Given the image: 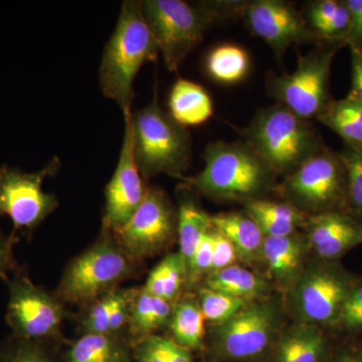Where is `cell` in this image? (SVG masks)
Instances as JSON below:
<instances>
[{
  "label": "cell",
  "mask_w": 362,
  "mask_h": 362,
  "mask_svg": "<svg viewBox=\"0 0 362 362\" xmlns=\"http://www.w3.org/2000/svg\"><path fill=\"white\" fill-rule=\"evenodd\" d=\"M247 2L142 0L140 6L164 65L176 71L209 28L220 21L243 18Z\"/></svg>",
  "instance_id": "6da1fadb"
},
{
  "label": "cell",
  "mask_w": 362,
  "mask_h": 362,
  "mask_svg": "<svg viewBox=\"0 0 362 362\" xmlns=\"http://www.w3.org/2000/svg\"><path fill=\"white\" fill-rule=\"evenodd\" d=\"M202 158L201 173L182 180L194 192L214 201L245 204L277 189L275 171L244 140L209 143Z\"/></svg>",
  "instance_id": "7a4b0ae2"
},
{
  "label": "cell",
  "mask_w": 362,
  "mask_h": 362,
  "mask_svg": "<svg viewBox=\"0 0 362 362\" xmlns=\"http://www.w3.org/2000/svg\"><path fill=\"white\" fill-rule=\"evenodd\" d=\"M158 54L140 1L125 0L100 65V87L104 96L116 102L123 113L131 111L135 78L143 66L157 61Z\"/></svg>",
  "instance_id": "3957f363"
},
{
  "label": "cell",
  "mask_w": 362,
  "mask_h": 362,
  "mask_svg": "<svg viewBox=\"0 0 362 362\" xmlns=\"http://www.w3.org/2000/svg\"><path fill=\"white\" fill-rule=\"evenodd\" d=\"M242 139L256 150L276 175L287 176L318 153L322 137L310 121H305L280 104L257 111Z\"/></svg>",
  "instance_id": "277c9868"
},
{
  "label": "cell",
  "mask_w": 362,
  "mask_h": 362,
  "mask_svg": "<svg viewBox=\"0 0 362 362\" xmlns=\"http://www.w3.org/2000/svg\"><path fill=\"white\" fill-rule=\"evenodd\" d=\"M136 163L144 180L168 175L183 178L192 157V136L161 108L157 94L147 106L131 112Z\"/></svg>",
  "instance_id": "5b68a950"
},
{
  "label": "cell",
  "mask_w": 362,
  "mask_h": 362,
  "mask_svg": "<svg viewBox=\"0 0 362 362\" xmlns=\"http://www.w3.org/2000/svg\"><path fill=\"white\" fill-rule=\"evenodd\" d=\"M337 45H315L306 54H299L297 66L292 73L269 71L266 90L299 118L310 121L322 115L333 102L330 93V76Z\"/></svg>",
  "instance_id": "8992f818"
},
{
  "label": "cell",
  "mask_w": 362,
  "mask_h": 362,
  "mask_svg": "<svg viewBox=\"0 0 362 362\" xmlns=\"http://www.w3.org/2000/svg\"><path fill=\"white\" fill-rule=\"evenodd\" d=\"M133 259L121 249L110 230L71 259L59 281L56 296L63 303L87 304L115 289L133 272Z\"/></svg>",
  "instance_id": "52a82bcc"
},
{
  "label": "cell",
  "mask_w": 362,
  "mask_h": 362,
  "mask_svg": "<svg viewBox=\"0 0 362 362\" xmlns=\"http://www.w3.org/2000/svg\"><path fill=\"white\" fill-rule=\"evenodd\" d=\"M279 192L300 213L309 216L347 211L346 170L339 152L323 147L285 176Z\"/></svg>",
  "instance_id": "ba28073f"
},
{
  "label": "cell",
  "mask_w": 362,
  "mask_h": 362,
  "mask_svg": "<svg viewBox=\"0 0 362 362\" xmlns=\"http://www.w3.org/2000/svg\"><path fill=\"white\" fill-rule=\"evenodd\" d=\"M356 281L334 262L305 265L289 288L287 309L296 323L335 325L340 323L343 307Z\"/></svg>",
  "instance_id": "9c48e42d"
},
{
  "label": "cell",
  "mask_w": 362,
  "mask_h": 362,
  "mask_svg": "<svg viewBox=\"0 0 362 362\" xmlns=\"http://www.w3.org/2000/svg\"><path fill=\"white\" fill-rule=\"evenodd\" d=\"M283 305L274 297L250 302L211 331V346L218 358L250 361L270 351L280 334Z\"/></svg>",
  "instance_id": "30bf717a"
},
{
  "label": "cell",
  "mask_w": 362,
  "mask_h": 362,
  "mask_svg": "<svg viewBox=\"0 0 362 362\" xmlns=\"http://www.w3.org/2000/svg\"><path fill=\"white\" fill-rule=\"evenodd\" d=\"M59 166L58 157L35 173L0 166V216L11 218L14 230L30 235L59 206L58 197L45 192L42 185Z\"/></svg>",
  "instance_id": "8fae6325"
},
{
  "label": "cell",
  "mask_w": 362,
  "mask_h": 362,
  "mask_svg": "<svg viewBox=\"0 0 362 362\" xmlns=\"http://www.w3.org/2000/svg\"><path fill=\"white\" fill-rule=\"evenodd\" d=\"M6 281V320L11 335L32 341H56L64 319L63 302L23 274Z\"/></svg>",
  "instance_id": "7c38bea8"
},
{
  "label": "cell",
  "mask_w": 362,
  "mask_h": 362,
  "mask_svg": "<svg viewBox=\"0 0 362 362\" xmlns=\"http://www.w3.org/2000/svg\"><path fill=\"white\" fill-rule=\"evenodd\" d=\"M114 233L131 259H142L163 251L177 235V209L161 188L147 187L135 213Z\"/></svg>",
  "instance_id": "4fadbf2b"
},
{
  "label": "cell",
  "mask_w": 362,
  "mask_h": 362,
  "mask_svg": "<svg viewBox=\"0 0 362 362\" xmlns=\"http://www.w3.org/2000/svg\"><path fill=\"white\" fill-rule=\"evenodd\" d=\"M243 18L250 32L263 40L277 59H282L293 45H327L312 32L304 16L290 2L247 1Z\"/></svg>",
  "instance_id": "5bb4252c"
},
{
  "label": "cell",
  "mask_w": 362,
  "mask_h": 362,
  "mask_svg": "<svg viewBox=\"0 0 362 362\" xmlns=\"http://www.w3.org/2000/svg\"><path fill=\"white\" fill-rule=\"evenodd\" d=\"M131 112L123 113L122 146L114 175L105 190L103 228L111 233L127 223L147 192L144 178L135 160Z\"/></svg>",
  "instance_id": "9a60e30c"
},
{
  "label": "cell",
  "mask_w": 362,
  "mask_h": 362,
  "mask_svg": "<svg viewBox=\"0 0 362 362\" xmlns=\"http://www.w3.org/2000/svg\"><path fill=\"white\" fill-rule=\"evenodd\" d=\"M272 362H326L328 341L320 326L293 324L272 347Z\"/></svg>",
  "instance_id": "2e32d148"
},
{
  "label": "cell",
  "mask_w": 362,
  "mask_h": 362,
  "mask_svg": "<svg viewBox=\"0 0 362 362\" xmlns=\"http://www.w3.org/2000/svg\"><path fill=\"white\" fill-rule=\"evenodd\" d=\"M307 249L306 237L297 232L287 237L265 238L262 261L279 285L290 288L304 269Z\"/></svg>",
  "instance_id": "e0dca14e"
},
{
  "label": "cell",
  "mask_w": 362,
  "mask_h": 362,
  "mask_svg": "<svg viewBox=\"0 0 362 362\" xmlns=\"http://www.w3.org/2000/svg\"><path fill=\"white\" fill-rule=\"evenodd\" d=\"M194 192L189 185H181L177 188V237L180 252L187 269L192 263L202 238L211 228V216L199 206Z\"/></svg>",
  "instance_id": "ac0fdd59"
},
{
  "label": "cell",
  "mask_w": 362,
  "mask_h": 362,
  "mask_svg": "<svg viewBox=\"0 0 362 362\" xmlns=\"http://www.w3.org/2000/svg\"><path fill=\"white\" fill-rule=\"evenodd\" d=\"M211 221L214 230L233 243L240 259L247 264L262 261L265 235L246 211L214 214L211 216Z\"/></svg>",
  "instance_id": "d6986e66"
},
{
  "label": "cell",
  "mask_w": 362,
  "mask_h": 362,
  "mask_svg": "<svg viewBox=\"0 0 362 362\" xmlns=\"http://www.w3.org/2000/svg\"><path fill=\"white\" fill-rule=\"evenodd\" d=\"M132 361V343L114 333H85L71 343L63 358V362Z\"/></svg>",
  "instance_id": "ffe728a7"
},
{
  "label": "cell",
  "mask_w": 362,
  "mask_h": 362,
  "mask_svg": "<svg viewBox=\"0 0 362 362\" xmlns=\"http://www.w3.org/2000/svg\"><path fill=\"white\" fill-rule=\"evenodd\" d=\"M170 116L180 125L197 126L206 123L214 113L213 100L201 85L178 78L169 95Z\"/></svg>",
  "instance_id": "44dd1931"
},
{
  "label": "cell",
  "mask_w": 362,
  "mask_h": 362,
  "mask_svg": "<svg viewBox=\"0 0 362 362\" xmlns=\"http://www.w3.org/2000/svg\"><path fill=\"white\" fill-rule=\"evenodd\" d=\"M204 287L247 302L269 297L272 289L270 283L258 274L237 265L209 274Z\"/></svg>",
  "instance_id": "7402d4cb"
},
{
  "label": "cell",
  "mask_w": 362,
  "mask_h": 362,
  "mask_svg": "<svg viewBox=\"0 0 362 362\" xmlns=\"http://www.w3.org/2000/svg\"><path fill=\"white\" fill-rule=\"evenodd\" d=\"M173 339L190 351L201 350L206 337V319L194 296L182 298L173 304L168 323Z\"/></svg>",
  "instance_id": "603a6c76"
},
{
  "label": "cell",
  "mask_w": 362,
  "mask_h": 362,
  "mask_svg": "<svg viewBox=\"0 0 362 362\" xmlns=\"http://www.w3.org/2000/svg\"><path fill=\"white\" fill-rule=\"evenodd\" d=\"M173 304L139 290L131 307L129 331L136 340L153 334L159 328L168 325Z\"/></svg>",
  "instance_id": "cb8c5ba5"
},
{
  "label": "cell",
  "mask_w": 362,
  "mask_h": 362,
  "mask_svg": "<svg viewBox=\"0 0 362 362\" xmlns=\"http://www.w3.org/2000/svg\"><path fill=\"white\" fill-rule=\"evenodd\" d=\"M187 269L180 252L166 255L147 277L142 290L152 296L175 303L187 286Z\"/></svg>",
  "instance_id": "d4e9b609"
},
{
  "label": "cell",
  "mask_w": 362,
  "mask_h": 362,
  "mask_svg": "<svg viewBox=\"0 0 362 362\" xmlns=\"http://www.w3.org/2000/svg\"><path fill=\"white\" fill-rule=\"evenodd\" d=\"M318 121L340 136L347 146L362 150V104L347 98L333 100Z\"/></svg>",
  "instance_id": "484cf974"
},
{
  "label": "cell",
  "mask_w": 362,
  "mask_h": 362,
  "mask_svg": "<svg viewBox=\"0 0 362 362\" xmlns=\"http://www.w3.org/2000/svg\"><path fill=\"white\" fill-rule=\"evenodd\" d=\"M251 68V59L243 47L221 45L206 59V71L211 78L221 84H235L244 80Z\"/></svg>",
  "instance_id": "4316f807"
},
{
  "label": "cell",
  "mask_w": 362,
  "mask_h": 362,
  "mask_svg": "<svg viewBox=\"0 0 362 362\" xmlns=\"http://www.w3.org/2000/svg\"><path fill=\"white\" fill-rule=\"evenodd\" d=\"M135 362H194L192 351L173 338L152 334L132 343Z\"/></svg>",
  "instance_id": "83f0119b"
},
{
  "label": "cell",
  "mask_w": 362,
  "mask_h": 362,
  "mask_svg": "<svg viewBox=\"0 0 362 362\" xmlns=\"http://www.w3.org/2000/svg\"><path fill=\"white\" fill-rule=\"evenodd\" d=\"M32 341L11 335L0 344V362H63L54 343Z\"/></svg>",
  "instance_id": "f1b7e54d"
},
{
  "label": "cell",
  "mask_w": 362,
  "mask_h": 362,
  "mask_svg": "<svg viewBox=\"0 0 362 362\" xmlns=\"http://www.w3.org/2000/svg\"><path fill=\"white\" fill-rule=\"evenodd\" d=\"M199 306L207 322L220 325L239 313L250 302L204 287L197 294Z\"/></svg>",
  "instance_id": "f546056e"
},
{
  "label": "cell",
  "mask_w": 362,
  "mask_h": 362,
  "mask_svg": "<svg viewBox=\"0 0 362 362\" xmlns=\"http://www.w3.org/2000/svg\"><path fill=\"white\" fill-rule=\"evenodd\" d=\"M347 181V211L356 220L362 218V150L345 145L339 151Z\"/></svg>",
  "instance_id": "4dcf8cb0"
},
{
  "label": "cell",
  "mask_w": 362,
  "mask_h": 362,
  "mask_svg": "<svg viewBox=\"0 0 362 362\" xmlns=\"http://www.w3.org/2000/svg\"><path fill=\"white\" fill-rule=\"evenodd\" d=\"M245 211L250 216H261L286 221H291L303 226L307 216L288 202L267 201L265 199H254L245 202Z\"/></svg>",
  "instance_id": "1f68e13d"
},
{
  "label": "cell",
  "mask_w": 362,
  "mask_h": 362,
  "mask_svg": "<svg viewBox=\"0 0 362 362\" xmlns=\"http://www.w3.org/2000/svg\"><path fill=\"white\" fill-rule=\"evenodd\" d=\"M113 290L98 298L90 305L89 311L83 319V334H111L110 315Z\"/></svg>",
  "instance_id": "d6a6232c"
},
{
  "label": "cell",
  "mask_w": 362,
  "mask_h": 362,
  "mask_svg": "<svg viewBox=\"0 0 362 362\" xmlns=\"http://www.w3.org/2000/svg\"><path fill=\"white\" fill-rule=\"evenodd\" d=\"M361 244H362L361 223L349 232L343 233L324 243L321 246L315 247L313 252L319 259L334 262Z\"/></svg>",
  "instance_id": "836d02e7"
},
{
  "label": "cell",
  "mask_w": 362,
  "mask_h": 362,
  "mask_svg": "<svg viewBox=\"0 0 362 362\" xmlns=\"http://www.w3.org/2000/svg\"><path fill=\"white\" fill-rule=\"evenodd\" d=\"M214 257V230L211 226L202 238L201 244L197 247L187 269V286L197 284L202 278L207 277L213 270Z\"/></svg>",
  "instance_id": "e575fe53"
},
{
  "label": "cell",
  "mask_w": 362,
  "mask_h": 362,
  "mask_svg": "<svg viewBox=\"0 0 362 362\" xmlns=\"http://www.w3.org/2000/svg\"><path fill=\"white\" fill-rule=\"evenodd\" d=\"M343 2L344 0H318L311 2L307 8L306 16H303L312 32L317 35V33L337 16Z\"/></svg>",
  "instance_id": "d590c367"
},
{
  "label": "cell",
  "mask_w": 362,
  "mask_h": 362,
  "mask_svg": "<svg viewBox=\"0 0 362 362\" xmlns=\"http://www.w3.org/2000/svg\"><path fill=\"white\" fill-rule=\"evenodd\" d=\"M214 230L213 272L223 270L228 267L235 265L239 259L237 250L228 238L223 233Z\"/></svg>",
  "instance_id": "8d00e7d4"
},
{
  "label": "cell",
  "mask_w": 362,
  "mask_h": 362,
  "mask_svg": "<svg viewBox=\"0 0 362 362\" xmlns=\"http://www.w3.org/2000/svg\"><path fill=\"white\" fill-rule=\"evenodd\" d=\"M350 13V26L345 47L362 52V0H345Z\"/></svg>",
  "instance_id": "74e56055"
},
{
  "label": "cell",
  "mask_w": 362,
  "mask_h": 362,
  "mask_svg": "<svg viewBox=\"0 0 362 362\" xmlns=\"http://www.w3.org/2000/svg\"><path fill=\"white\" fill-rule=\"evenodd\" d=\"M351 54V87L347 99L362 104V52L350 49Z\"/></svg>",
  "instance_id": "f35d334b"
},
{
  "label": "cell",
  "mask_w": 362,
  "mask_h": 362,
  "mask_svg": "<svg viewBox=\"0 0 362 362\" xmlns=\"http://www.w3.org/2000/svg\"><path fill=\"white\" fill-rule=\"evenodd\" d=\"M13 238H6L0 230V277L7 280L9 273L16 270V262L14 259Z\"/></svg>",
  "instance_id": "ab89813d"
},
{
  "label": "cell",
  "mask_w": 362,
  "mask_h": 362,
  "mask_svg": "<svg viewBox=\"0 0 362 362\" xmlns=\"http://www.w3.org/2000/svg\"><path fill=\"white\" fill-rule=\"evenodd\" d=\"M326 362H362V349L343 350L342 352Z\"/></svg>",
  "instance_id": "60d3db41"
}]
</instances>
